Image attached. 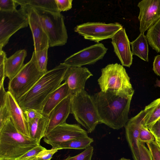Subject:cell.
Segmentation results:
<instances>
[{
    "mask_svg": "<svg viewBox=\"0 0 160 160\" xmlns=\"http://www.w3.org/2000/svg\"><path fill=\"white\" fill-rule=\"evenodd\" d=\"M37 160V158L36 157V158L33 159H31V160Z\"/></svg>",
    "mask_w": 160,
    "mask_h": 160,
    "instance_id": "obj_44",
    "label": "cell"
},
{
    "mask_svg": "<svg viewBox=\"0 0 160 160\" xmlns=\"http://www.w3.org/2000/svg\"><path fill=\"white\" fill-rule=\"evenodd\" d=\"M70 94L68 85L64 82L50 95L44 103L41 111L43 115L48 117L52 111Z\"/></svg>",
    "mask_w": 160,
    "mask_h": 160,
    "instance_id": "obj_19",
    "label": "cell"
},
{
    "mask_svg": "<svg viewBox=\"0 0 160 160\" xmlns=\"http://www.w3.org/2000/svg\"><path fill=\"white\" fill-rule=\"evenodd\" d=\"M6 105L10 117L17 129L22 134L29 137L28 123L23 111L8 91H7Z\"/></svg>",
    "mask_w": 160,
    "mask_h": 160,
    "instance_id": "obj_17",
    "label": "cell"
},
{
    "mask_svg": "<svg viewBox=\"0 0 160 160\" xmlns=\"http://www.w3.org/2000/svg\"><path fill=\"white\" fill-rule=\"evenodd\" d=\"M138 7L139 9V31L144 33L160 18V0H142Z\"/></svg>",
    "mask_w": 160,
    "mask_h": 160,
    "instance_id": "obj_12",
    "label": "cell"
},
{
    "mask_svg": "<svg viewBox=\"0 0 160 160\" xmlns=\"http://www.w3.org/2000/svg\"><path fill=\"white\" fill-rule=\"evenodd\" d=\"M23 8H25L26 11L28 25L33 37L34 51L42 50L49 45V43L48 37L36 9L33 7L27 6Z\"/></svg>",
    "mask_w": 160,
    "mask_h": 160,
    "instance_id": "obj_13",
    "label": "cell"
},
{
    "mask_svg": "<svg viewBox=\"0 0 160 160\" xmlns=\"http://www.w3.org/2000/svg\"><path fill=\"white\" fill-rule=\"evenodd\" d=\"M88 136L87 132L76 124L64 123L52 130L43 138L44 141L56 148L60 143L70 140Z\"/></svg>",
    "mask_w": 160,
    "mask_h": 160,
    "instance_id": "obj_10",
    "label": "cell"
},
{
    "mask_svg": "<svg viewBox=\"0 0 160 160\" xmlns=\"http://www.w3.org/2000/svg\"><path fill=\"white\" fill-rule=\"evenodd\" d=\"M18 5L15 0H0V11H13L16 9Z\"/></svg>",
    "mask_w": 160,
    "mask_h": 160,
    "instance_id": "obj_31",
    "label": "cell"
},
{
    "mask_svg": "<svg viewBox=\"0 0 160 160\" xmlns=\"http://www.w3.org/2000/svg\"><path fill=\"white\" fill-rule=\"evenodd\" d=\"M153 70L157 75L160 76V55H158L154 57Z\"/></svg>",
    "mask_w": 160,
    "mask_h": 160,
    "instance_id": "obj_40",
    "label": "cell"
},
{
    "mask_svg": "<svg viewBox=\"0 0 160 160\" xmlns=\"http://www.w3.org/2000/svg\"><path fill=\"white\" fill-rule=\"evenodd\" d=\"M44 74L38 68L34 51L30 60L9 81L8 91L17 101L33 87Z\"/></svg>",
    "mask_w": 160,
    "mask_h": 160,
    "instance_id": "obj_6",
    "label": "cell"
},
{
    "mask_svg": "<svg viewBox=\"0 0 160 160\" xmlns=\"http://www.w3.org/2000/svg\"><path fill=\"white\" fill-rule=\"evenodd\" d=\"M49 47V45L42 50L37 51H34L38 68L41 72L44 73L48 71L47 69L48 52Z\"/></svg>",
    "mask_w": 160,
    "mask_h": 160,
    "instance_id": "obj_27",
    "label": "cell"
},
{
    "mask_svg": "<svg viewBox=\"0 0 160 160\" xmlns=\"http://www.w3.org/2000/svg\"><path fill=\"white\" fill-rule=\"evenodd\" d=\"M70 113L78 122L91 133L100 123L96 107L92 98L85 90L72 95Z\"/></svg>",
    "mask_w": 160,
    "mask_h": 160,
    "instance_id": "obj_5",
    "label": "cell"
},
{
    "mask_svg": "<svg viewBox=\"0 0 160 160\" xmlns=\"http://www.w3.org/2000/svg\"><path fill=\"white\" fill-rule=\"evenodd\" d=\"M155 137L148 128L143 125L141 126L139 133V141L146 143L155 141Z\"/></svg>",
    "mask_w": 160,
    "mask_h": 160,
    "instance_id": "obj_29",
    "label": "cell"
},
{
    "mask_svg": "<svg viewBox=\"0 0 160 160\" xmlns=\"http://www.w3.org/2000/svg\"><path fill=\"white\" fill-rule=\"evenodd\" d=\"M155 141L156 142V143H157V145L160 148V141H159L157 139H155Z\"/></svg>",
    "mask_w": 160,
    "mask_h": 160,
    "instance_id": "obj_42",
    "label": "cell"
},
{
    "mask_svg": "<svg viewBox=\"0 0 160 160\" xmlns=\"http://www.w3.org/2000/svg\"><path fill=\"white\" fill-rule=\"evenodd\" d=\"M59 149L52 148L51 149H46L40 152L36 156L37 160H51L53 155Z\"/></svg>",
    "mask_w": 160,
    "mask_h": 160,
    "instance_id": "obj_34",
    "label": "cell"
},
{
    "mask_svg": "<svg viewBox=\"0 0 160 160\" xmlns=\"http://www.w3.org/2000/svg\"><path fill=\"white\" fill-rule=\"evenodd\" d=\"M93 76L88 68L82 67H69L63 78L72 95L84 90L87 80Z\"/></svg>",
    "mask_w": 160,
    "mask_h": 160,
    "instance_id": "obj_15",
    "label": "cell"
},
{
    "mask_svg": "<svg viewBox=\"0 0 160 160\" xmlns=\"http://www.w3.org/2000/svg\"><path fill=\"white\" fill-rule=\"evenodd\" d=\"M35 8L48 37L49 47L65 44L68 35L62 15L59 12Z\"/></svg>",
    "mask_w": 160,
    "mask_h": 160,
    "instance_id": "obj_7",
    "label": "cell"
},
{
    "mask_svg": "<svg viewBox=\"0 0 160 160\" xmlns=\"http://www.w3.org/2000/svg\"><path fill=\"white\" fill-rule=\"evenodd\" d=\"M69 67L61 63L45 73L29 91L17 100L22 110L32 109L41 111L48 97L61 84Z\"/></svg>",
    "mask_w": 160,
    "mask_h": 160,
    "instance_id": "obj_2",
    "label": "cell"
},
{
    "mask_svg": "<svg viewBox=\"0 0 160 160\" xmlns=\"http://www.w3.org/2000/svg\"><path fill=\"white\" fill-rule=\"evenodd\" d=\"M48 122V117L43 115L28 122L29 137L40 144L41 139L45 135Z\"/></svg>",
    "mask_w": 160,
    "mask_h": 160,
    "instance_id": "obj_21",
    "label": "cell"
},
{
    "mask_svg": "<svg viewBox=\"0 0 160 160\" xmlns=\"http://www.w3.org/2000/svg\"><path fill=\"white\" fill-rule=\"evenodd\" d=\"M155 87L160 88V80L157 79L156 81V84L154 85Z\"/></svg>",
    "mask_w": 160,
    "mask_h": 160,
    "instance_id": "obj_41",
    "label": "cell"
},
{
    "mask_svg": "<svg viewBox=\"0 0 160 160\" xmlns=\"http://www.w3.org/2000/svg\"><path fill=\"white\" fill-rule=\"evenodd\" d=\"M122 28V26L118 23L106 24L101 22H88L77 26L74 30L85 39L98 42L111 38Z\"/></svg>",
    "mask_w": 160,
    "mask_h": 160,
    "instance_id": "obj_9",
    "label": "cell"
},
{
    "mask_svg": "<svg viewBox=\"0 0 160 160\" xmlns=\"http://www.w3.org/2000/svg\"><path fill=\"white\" fill-rule=\"evenodd\" d=\"M23 111L27 122L43 115L41 111L34 109H28Z\"/></svg>",
    "mask_w": 160,
    "mask_h": 160,
    "instance_id": "obj_37",
    "label": "cell"
},
{
    "mask_svg": "<svg viewBox=\"0 0 160 160\" xmlns=\"http://www.w3.org/2000/svg\"><path fill=\"white\" fill-rule=\"evenodd\" d=\"M39 144L20 133L10 118L0 128V159L16 160Z\"/></svg>",
    "mask_w": 160,
    "mask_h": 160,
    "instance_id": "obj_3",
    "label": "cell"
},
{
    "mask_svg": "<svg viewBox=\"0 0 160 160\" xmlns=\"http://www.w3.org/2000/svg\"><path fill=\"white\" fill-rule=\"evenodd\" d=\"M6 58L5 52L2 50L0 51V84L4 83L6 77L5 71V62Z\"/></svg>",
    "mask_w": 160,
    "mask_h": 160,
    "instance_id": "obj_36",
    "label": "cell"
},
{
    "mask_svg": "<svg viewBox=\"0 0 160 160\" xmlns=\"http://www.w3.org/2000/svg\"><path fill=\"white\" fill-rule=\"evenodd\" d=\"M150 150L153 160H160V148L155 141L147 143Z\"/></svg>",
    "mask_w": 160,
    "mask_h": 160,
    "instance_id": "obj_33",
    "label": "cell"
},
{
    "mask_svg": "<svg viewBox=\"0 0 160 160\" xmlns=\"http://www.w3.org/2000/svg\"><path fill=\"white\" fill-rule=\"evenodd\" d=\"M155 139H157L159 141H160V139H157V138H155Z\"/></svg>",
    "mask_w": 160,
    "mask_h": 160,
    "instance_id": "obj_45",
    "label": "cell"
},
{
    "mask_svg": "<svg viewBox=\"0 0 160 160\" xmlns=\"http://www.w3.org/2000/svg\"><path fill=\"white\" fill-rule=\"evenodd\" d=\"M59 12L70 9L72 6V0H55Z\"/></svg>",
    "mask_w": 160,
    "mask_h": 160,
    "instance_id": "obj_35",
    "label": "cell"
},
{
    "mask_svg": "<svg viewBox=\"0 0 160 160\" xmlns=\"http://www.w3.org/2000/svg\"><path fill=\"white\" fill-rule=\"evenodd\" d=\"M46 148L40 144L30 150L16 160H30L36 158L37 155Z\"/></svg>",
    "mask_w": 160,
    "mask_h": 160,
    "instance_id": "obj_30",
    "label": "cell"
},
{
    "mask_svg": "<svg viewBox=\"0 0 160 160\" xmlns=\"http://www.w3.org/2000/svg\"><path fill=\"white\" fill-rule=\"evenodd\" d=\"M72 97L70 94L51 112L48 117V122L45 136L58 126L66 122L70 113Z\"/></svg>",
    "mask_w": 160,
    "mask_h": 160,
    "instance_id": "obj_18",
    "label": "cell"
},
{
    "mask_svg": "<svg viewBox=\"0 0 160 160\" xmlns=\"http://www.w3.org/2000/svg\"><path fill=\"white\" fill-rule=\"evenodd\" d=\"M107 50L103 44L98 43L73 54L67 58L63 62L69 67L93 64L103 58Z\"/></svg>",
    "mask_w": 160,
    "mask_h": 160,
    "instance_id": "obj_11",
    "label": "cell"
},
{
    "mask_svg": "<svg viewBox=\"0 0 160 160\" xmlns=\"http://www.w3.org/2000/svg\"><path fill=\"white\" fill-rule=\"evenodd\" d=\"M0 160H3V159H0Z\"/></svg>",
    "mask_w": 160,
    "mask_h": 160,
    "instance_id": "obj_46",
    "label": "cell"
},
{
    "mask_svg": "<svg viewBox=\"0 0 160 160\" xmlns=\"http://www.w3.org/2000/svg\"><path fill=\"white\" fill-rule=\"evenodd\" d=\"M145 115L144 110H141L136 115L129 120L125 126L126 138L134 160H140L138 145L139 136Z\"/></svg>",
    "mask_w": 160,
    "mask_h": 160,
    "instance_id": "obj_14",
    "label": "cell"
},
{
    "mask_svg": "<svg viewBox=\"0 0 160 160\" xmlns=\"http://www.w3.org/2000/svg\"><path fill=\"white\" fill-rule=\"evenodd\" d=\"M111 39L114 52L122 65L130 67L132 63L133 55L125 28H122L119 30Z\"/></svg>",
    "mask_w": 160,
    "mask_h": 160,
    "instance_id": "obj_16",
    "label": "cell"
},
{
    "mask_svg": "<svg viewBox=\"0 0 160 160\" xmlns=\"http://www.w3.org/2000/svg\"><path fill=\"white\" fill-rule=\"evenodd\" d=\"M16 3L21 7L27 6L36 8L58 12V10L55 0H15Z\"/></svg>",
    "mask_w": 160,
    "mask_h": 160,
    "instance_id": "obj_24",
    "label": "cell"
},
{
    "mask_svg": "<svg viewBox=\"0 0 160 160\" xmlns=\"http://www.w3.org/2000/svg\"><path fill=\"white\" fill-rule=\"evenodd\" d=\"M27 56V51L20 50L16 51L5 62V71L6 77L11 80L19 72L24 65V61Z\"/></svg>",
    "mask_w": 160,
    "mask_h": 160,
    "instance_id": "obj_20",
    "label": "cell"
},
{
    "mask_svg": "<svg viewBox=\"0 0 160 160\" xmlns=\"http://www.w3.org/2000/svg\"><path fill=\"white\" fill-rule=\"evenodd\" d=\"M94 148L91 145L82 152L75 156H68L64 160H92Z\"/></svg>",
    "mask_w": 160,
    "mask_h": 160,
    "instance_id": "obj_28",
    "label": "cell"
},
{
    "mask_svg": "<svg viewBox=\"0 0 160 160\" xmlns=\"http://www.w3.org/2000/svg\"><path fill=\"white\" fill-rule=\"evenodd\" d=\"M98 82L103 92H109L124 98L132 97L134 93L125 69L122 65L117 63L109 64L102 68Z\"/></svg>",
    "mask_w": 160,
    "mask_h": 160,
    "instance_id": "obj_4",
    "label": "cell"
},
{
    "mask_svg": "<svg viewBox=\"0 0 160 160\" xmlns=\"http://www.w3.org/2000/svg\"><path fill=\"white\" fill-rule=\"evenodd\" d=\"M148 128L153 135L155 139H160V118Z\"/></svg>",
    "mask_w": 160,
    "mask_h": 160,
    "instance_id": "obj_38",
    "label": "cell"
},
{
    "mask_svg": "<svg viewBox=\"0 0 160 160\" xmlns=\"http://www.w3.org/2000/svg\"><path fill=\"white\" fill-rule=\"evenodd\" d=\"M10 118L6 104L0 107V128Z\"/></svg>",
    "mask_w": 160,
    "mask_h": 160,
    "instance_id": "obj_39",
    "label": "cell"
},
{
    "mask_svg": "<svg viewBox=\"0 0 160 160\" xmlns=\"http://www.w3.org/2000/svg\"><path fill=\"white\" fill-rule=\"evenodd\" d=\"M92 96L100 123L116 130L125 126L129 120L128 116L132 97H122L109 92L102 91Z\"/></svg>",
    "mask_w": 160,
    "mask_h": 160,
    "instance_id": "obj_1",
    "label": "cell"
},
{
    "mask_svg": "<svg viewBox=\"0 0 160 160\" xmlns=\"http://www.w3.org/2000/svg\"><path fill=\"white\" fill-rule=\"evenodd\" d=\"M28 25V18L25 8L20 7L11 12L0 11V51L8 43L11 36Z\"/></svg>",
    "mask_w": 160,
    "mask_h": 160,
    "instance_id": "obj_8",
    "label": "cell"
},
{
    "mask_svg": "<svg viewBox=\"0 0 160 160\" xmlns=\"http://www.w3.org/2000/svg\"><path fill=\"white\" fill-rule=\"evenodd\" d=\"M118 160H130L129 159H127L124 158H122Z\"/></svg>",
    "mask_w": 160,
    "mask_h": 160,
    "instance_id": "obj_43",
    "label": "cell"
},
{
    "mask_svg": "<svg viewBox=\"0 0 160 160\" xmlns=\"http://www.w3.org/2000/svg\"><path fill=\"white\" fill-rule=\"evenodd\" d=\"M144 110L145 115L143 125L148 128L160 118V98L146 106Z\"/></svg>",
    "mask_w": 160,
    "mask_h": 160,
    "instance_id": "obj_23",
    "label": "cell"
},
{
    "mask_svg": "<svg viewBox=\"0 0 160 160\" xmlns=\"http://www.w3.org/2000/svg\"><path fill=\"white\" fill-rule=\"evenodd\" d=\"M146 36L151 48L160 53V18L148 30Z\"/></svg>",
    "mask_w": 160,
    "mask_h": 160,
    "instance_id": "obj_25",
    "label": "cell"
},
{
    "mask_svg": "<svg viewBox=\"0 0 160 160\" xmlns=\"http://www.w3.org/2000/svg\"><path fill=\"white\" fill-rule=\"evenodd\" d=\"M144 143L139 141L138 142L140 160H153L151 153Z\"/></svg>",
    "mask_w": 160,
    "mask_h": 160,
    "instance_id": "obj_32",
    "label": "cell"
},
{
    "mask_svg": "<svg viewBox=\"0 0 160 160\" xmlns=\"http://www.w3.org/2000/svg\"><path fill=\"white\" fill-rule=\"evenodd\" d=\"M148 42L144 33H141L134 41L130 42L132 55L138 57L146 62H148Z\"/></svg>",
    "mask_w": 160,
    "mask_h": 160,
    "instance_id": "obj_22",
    "label": "cell"
},
{
    "mask_svg": "<svg viewBox=\"0 0 160 160\" xmlns=\"http://www.w3.org/2000/svg\"><path fill=\"white\" fill-rule=\"evenodd\" d=\"M93 141L92 138L87 136L72 139L62 142L56 148L59 150L63 149H83L90 146Z\"/></svg>",
    "mask_w": 160,
    "mask_h": 160,
    "instance_id": "obj_26",
    "label": "cell"
}]
</instances>
